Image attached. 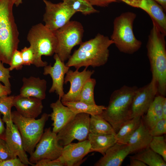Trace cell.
<instances>
[{"label": "cell", "instance_id": "1", "mask_svg": "<svg viewBox=\"0 0 166 166\" xmlns=\"http://www.w3.org/2000/svg\"><path fill=\"white\" fill-rule=\"evenodd\" d=\"M113 43L108 37L98 33L94 38L82 42L71 55L65 65L77 69L82 67L103 65L109 59V47Z\"/></svg>", "mask_w": 166, "mask_h": 166}, {"label": "cell", "instance_id": "2", "mask_svg": "<svg viewBox=\"0 0 166 166\" xmlns=\"http://www.w3.org/2000/svg\"><path fill=\"white\" fill-rule=\"evenodd\" d=\"M152 25L146 45L147 55L152 79L156 83L158 93L165 97L166 95L165 35L160 32L154 23H152Z\"/></svg>", "mask_w": 166, "mask_h": 166}, {"label": "cell", "instance_id": "3", "mask_svg": "<svg viewBox=\"0 0 166 166\" xmlns=\"http://www.w3.org/2000/svg\"><path fill=\"white\" fill-rule=\"evenodd\" d=\"M12 0H0V61L10 65L19 42Z\"/></svg>", "mask_w": 166, "mask_h": 166}, {"label": "cell", "instance_id": "4", "mask_svg": "<svg viewBox=\"0 0 166 166\" xmlns=\"http://www.w3.org/2000/svg\"><path fill=\"white\" fill-rule=\"evenodd\" d=\"M138 88L124 85L114 91L109 104L100 115L112 126L117 133L122 125L131 119L132 99Z\"/></svg>", "mask_w": 166, "mask_h": 166}, {"label": "cell", "instance_id": "5", "mask_svg": "<svg viewBox=\"0 0 166 166\" xmlns=\"http://www.w3.org/2000/svg\"><path fill=\"white\" fill-rule=\"evenodd\" d=\"M136 16L135 13L128 11L122 13L114 19L110 39L121 52L133 54L141 46L142 42L136 38L133 31Z\"/></svg>", "mask_w": 166, "mask_h": 166}, {"label": "cell", "instance_id": "6", "mask_svg": "<svg viewBox=\"0 0 166 166\" xmlns=\"http://www.w3.org/2000/svg\"><path fill=\"white\" fill-rule=\"evenodd\" d=\"M27 40L35 55L34 65L37 67L47 65L48 63L42 60V56H52L55 53L57 40L54 32L39 23L32 26L30 29Z\"/></svg>", "mask_w": 166, "mask_h": 166}, {"label": "cell", "instance_id": "7", "mask_svg": "<svg viewBox=\"0 0 166 166\" xmlns=\"http://www.w3.org/2000/svg\"><path fill=\"white\" fill-rule=\"evenodd\" d=\"M49 117V114L44 113L38 119L29 118L23 117L17 111L11 112L12 121L20 133L24 148L30 155L40 139Z\"/></svg>", "mask_w": 166, "mask_h": 166}, {"label": "cell", "instance_id": "8", "mask_svg": "<svg viewBox=\"0 0 166 166\" xmlns=\"http://www.w3.org/2000/svg\"><path fill=\"white\" fill-rule=\"evenodd\" d=\"M84 29L79 22L70 21L54 33L57 40L55 53L64 62L71 56L73 48L82 42Z\"/></svg>", "mask_w": 166, "mask_h": 166}, {"label": "cell", "instance_id": "9", "mask_svg": "<svg viewBox=\"0 0 166 166\" xmlns=\"http://www.w3.org/2000/svg\"><path fill=\"white\" fill-rule=\"evenodd\" d=\"M90 115L77 114L57 134L59 144L64 146L75 140L81 141L87 139L89 133Z\"/></svg>", "mask_w": 166, "mask_h": 166}, {"label": "cell", "instance_id": "10", "mask_svg": "<svg viewBox=\"0 0 166 166\" xmlns=\"http://www.w3.org/2000/svg\"><path fill=\"white\" fill-rule=\"evenodd\" d=\"M35 148L29 159L30 162L34 164L42 159H57L61 155L63 147L59 144L57 134L49 127L44 130Z\"/></svg>", "mask_w": 166, "mask_h": 166}, {"label": "cell", "instance_id": "11", "mask_svg": "<svg viewBox=\"0 0 166 166\" xmlns=\"http://www.w3.org/2000/svg\"><path fill=\"white\" fill-rule=\"evenodd\" d=\"M43 0L45 6L43 16L45 26L53 32L65 25L76 13L63 2L54 3Z\"/></svg>", "mask_w": 166, "mask_h": 166}, {"label": "cell", "instance_id": "12", "mask_svg": "<svg viewBox=\"0 0 166 166\" xmlns=\"http://www.w3.org/2000/svg\"><path fill=\"white\" fill-rule=\"evenodd\" d=\"M157 93L156 84L153 79L147 85L138 88L132 102L131 119L144 115Z\"/></svg>", "mask_w": 166, "mask_h": 166}, {"label": "cell", "instance_id": "13", "mask_svg": "<svg viewBox=\"0 0 166 166\" xmlns=\"http://www.w3.org/2000/svg\"><path fill=\"white\" fill-rule=\"evenodd\" d=\"M85 68L82 71L79 69L75 71L69 69L64 78V83L69 82L70 87L68 92L61 98L62 103L79 101L82 89L86 82L91 77L94 70H87Z\"/></svg>", "mask_w": 166, "mask_h": 166}, {"label": "cell", "instance_id": "14", "mask_svg": "<svg viewBox=\"0 0 166 166\" xmlns=\"http://www.w3.org/2000/svg\"><path fill=\"white\" fill-rule=\"evenodd\" d=\"M89 140L71 143L63 147L61 155L57 159L63 166H79L83 162V159L90 152Z\"/></svg>", "mask_w": 166, "mask_h": 166}, {"label": "cell", "instance_id": "15", "mask_svg": "<svg viewBox=\"0 0 166 166\" xmlns=\"http://www.w3.org/2000/svg\"><path fill=\"white\" fill-rule=\"evenodd\" d=\"M55 61L53 66L51 64L44 67L43 74L49 75L52 80V84L49 90L50 93L55 92L61 100L65 93L63 85L65 76L69 69L70 67L67 66L62 61L58 55L55 53L53 56Z\"/></svg>", "mask_w": 166, "mask_h": 166}, {"label": "cell", "instance_id": "16", "mask_svg": "<svg viewBox=\"0 0 166 166\" xmlns=\"http://www.w3.org/2000/svg\"><path fill=\"white\" fill-rule=\"evenodd\" d=\"M5 134V140L12 153L19 158L26 166H35L30 163L25 150L21 136L17 126L13 122L6 124Z\"/></svg>", "mask_w": 166, "mask_h": 166}, {"label": "cell", "instance_id": "17", "mask_svg": "<svg viewBox=\"0 0 166 166\" xmlns=\"http://www.w3.org/2000/svg\"><path fill=\"white\" fill-rule=\"evenodd\" d=\"M13 105L19 113L29 118L37 117L42 113L43 108L42 100L20 94L14 96Z\"/></svg>", "mask_w": 166, "mask_h": 166}, {"label": "cell", "instance_id": "18", "mask_svg": "<svg viewBox=\"0 0 166 166\" xmlns=\"http://www.w3.org/2000/svg\"><path fill=\"white\" fill-rule=\"evenodd\" d=\"M127 144L116 142L109 148L94 164L95 166H120L126 156L131 153Z\"/></svg>", "mask_w": 166, "mask_h": 166}, {"label": "cell", "instance_id": "19", "mask_svg": "<svg viewBox=\"0 0 166 166\" xmlns=\"http://www.w3.org/2000/svg\"><path fill=\"white\" fill-rule=\"evenodd\" d=\"M50 107L53 112L49 114L53 121L52 132L57 133L76 115L69 108L64 105L58 99L55 102L52 103Z\"/></svg>", "mask_w": 166, "mask_h": 166}, {"label": "cell", "instance_id": "20", "mask_svg": "<svg viewBox=\"0 0 166 166\" xmlns=\"http://www.w3.org/2000/svg\"><path fill=\"white\" fill-rule=\"evenodd\" d=\"M23 85L20 90V95L26 97L36 98L42 100L46 97L47 82L39 77H23Z\"/></svg>", "mask_w": 166, "mask_h": 166}, {"label": "cell", "instance_id": "21", "mask_svg": "<svg viewBox=\"0 0 166 166\" xmlns=\"http://www.w3.org/2000/svg\"><path fill=\"white\" fill-rule=\"evenodd\" d=\"M139 8L150 16L152 23L166 35V15L162 6L154 0H143Z\"/></svg>", "mask_w": 166, "mask_h": 166}, {"label": "cell", "instance_id": "22", "mask_svg": "<svg viewBox=\"0 0 166 166\" xmlns=\"http://www.w3.org/2000/svg\"><path fill=\"white\" fill-rule=\"evenodd\" d=\"M152 137L149 130L144 124L142 120L140 126L132 134L127 143L131 153L137 152L149 147Z\"/></svg>", "mask_w": 166, "mask_h": 166}, {"label": "cell", "instance_id": "23", "mask_svg": "<svg viewBox=\"0 0 166 166\" xmlns=\"http://www.w3.org/2000/svg\"><path fill=\"white\" fill-rule=\"evenodd\" d=\"M164 97L159 95L156 96L146 113L141 117L144 124L149 130L163 118L162 103Z\"/></svg>", "mask_w": 166, "mask_h": 166}, {"label": "cell", "instance_id": "24", "mask_svg": "<svg viewBox=\"0 0 166 166\" xmlns=\"http://www.w3.org/2000/svg\"><path fill=\"white\" fill-rule=\"evenodd\" d=\"M87 139L89 141L90 145V152H97L103 156L109 148L117 142L115 136L110 134L89 133Z\"/></svg>", "mask_w": 166, "mask_h": 166}, {"label": "cell", "instance_id": "25", "mask_svg": "<svg viewBox=\"0 0 166 166\" xmlns=\"http://www.w3.org/2000/svg\"><path fill=\"white\" fill-rule=\"evenodd\" d=\"M89 133L95 134H110L116 133L111 125L100 115H90Z\"/></svg>", "mask_w": 166, "mask_h": 166}, {"label": "cell", "instance_id": "26", "mask_svg": "<svg viewBox=\"0 0 166 166\" xmlns=\"http://www.w3.org/2000/svg\"><path fill=\"white\" fill-rule=\"evenodd\" d=\"M141 121V117H137L125 122L115 136L117 142L127 144L129 138L140 126Z\"/></svg>", "mask_w": 166, "mask_h": 166}, {"label": "cell", "instance_id": "27", "mask_svg": "<svg viewBox=\"0 0 166 166\" xmlns=\"http://www.w3.org/2000/svg\"><path fill=\"white\" fill-rule=\"evenodd\" d=\"M130 157L137 159L149 166H166V162L161 156L149 147L138 151Z\"/></svg>", "mask_w": 166, "mask_h": 166}, {"label": "cell", "instance_id": "28", "mask_svg": "<svg viewBox=\"0 0 166 166\" xmlns=\"http://www.w3.org/2000/svg\"><path fill=\"white\" fill-rule=\"evenodd\" d=\"M62 104L69 108L76 114L84 113L90 115H100L106 108L104 105H91L81 101L67 102Z\"/></svg>", "mask_w": 166, "mask_h": 166}, {"label": "cell", "instance_id": "29", "mask_svg": "<svg viewBox=\"0 0 166 166\" xmlns=\"http://www.w3.org/2000/svg\"><path fill=\"white\" fill-rule=\"evenodd\" d=\"M76 13L79 12L86 15L98 13L88 0H61Z\"/></svg>", "mask_w": 166, "mask_h": 166}, {"label": "cell", "instance_id": "30", "mask_svg": "<svg viewBox=\"0 0 166 166\" xmlns=\"http://www.w3.org/2000/svg\"><path fill=\"white\" fill-rule=\"evenodd\" d=\"M96 83V80L91 78L86 82L81 91L79 101L91 105L96 104L94 97Z\"/></svg>", "mask_w": 166, "mask_h": 166}, {"label": "cell", "instance_id": "31", "mask_svg": "<svg viewBox=\"0 0 166 166\" xmlns=\"http://www.w3.org/2000/svg\"><path fill=\"white\" fill-rule=\"evenodd\" d=\"M14 96H6L0 97V112L3 115L2 120L6 124L12 122L11 109L14 106Z\"/></svg>", "mask_w": 166, "mask_h": 166}, {"label": "cell", "instance_id": "32", "mask_svg": "<svg viewBox=\"0 0 166 166\" xmlns=\"http://www.w3.org/2000/svg\"><path fill=\"white\" fill-rule=\"evenodd\" d=\"M149 147L161 156L166 162V143L163 135L152 136Z\"/></svg>", "mask_w": 166, "mask_h": 166}, {"label": "cell", "instance_id": "33", "mask_svg": "<svg viewBox=\"0 0 166 166\" xmlns=\"http://www.w3.org/2000/svg\"><path fill=\"white\" fill-rule=\"evenodd\" d=\"M23 65V62L20 51L18 49L14 52L12 57L9 69L10 71L15 69L17 70L22 69Z\"/></svg>", "mask_w": 166, "mask_h": 166}, {"label": "cell", "instance_id": "34", "mask_svg": "<svg viewBox=\"0 0 166 166\" xmlns=\"http://www.w3.org/2000/svg\"><path fill=\"white\" fill-rule=\"evenodd\" d=\"M17 157L12 153L5 140L0 138V159L1 162Z\"/></svg>", "mask_w": 166, "mask_h": 166}, {"label": "cell", "instance_id": "35", "mask_svg": "<svg viewBox=\"0 0 166 166\" xmlns=\"http://www.w3.org/2000/svg\"><path fill=\"white\" fill-rule=\"evenodd\" d=\"M23 62V65H34L35 55L33 50L30 46L25 47L20 51Z\"/></svg>", "mask_w": 166, "mask_h": 166}, {"label": "cell", "instance_id": "36", "mask_svg": "<svg viewBox=\"0 0 166 166\" xmlns=\"http://www.w3.org/2000/svg\"><path fill=\"white\" fill-rule=\"evenodd\" d=\"M152 136H162L166 133V119H162L158 121L149 130Z\"/></svg>", "mask_w": 166, "mask_h": 166}, {"label": "cell", "instance_id": "37", "mask_svg": "<svg viewBox=\"0 0 166 166\" xmlns=\"http://www.w3.org/2000/svg\"><path fill=\"white\" fill-rule=\"evenodd\" d=\"M9 68H5L3 63L0 61V81L3 83L6 86L11 88V84L9 79L11 76Z\"/></svg>", "mask_w": 166, "mask_h": 166}, {"label": "cell", "instance_id": "38", "mask_svg": "<svg viewBox=\"0 0 166 166\" xmlns=\"http://www.w3.org/2000/svg\"><path fill=\"white\" fill-rule=\"evenodd\" d=\"M35 166H63V165L57 159H43L37 162L35 164Z\"/></svg>", "mask_w": 166, "mask_h": 166}, {"label": "cell", "instance_id": "39", "mask_svg": "<svg viewBox=\"0 0 166 166\" xmlns=\"http://www.w3.org/2000/svg\"><path fill=\"white\" fill-rule=\"evenodd\" d=\"M0 166H26L18 157L2 161Z\"/></svg>", "mask_w": 166, "mask_h": 166}, {"label": "cell", "instance_id": "40", "mask_svg": "<svg viewBox=\"0 0 166 166\" xmlns=\"http://www.w3.org/2000/svg\"><path fill=\"white\" fill-rule=\"evenodd\" d=\"M92 6L101 7L108 6L111 3L116 2L117 0H88Z\"/></svg>", "mask_w": 166, "mask_h": 166}, {"label": "cell", "instance_id": "41", "mask_svg": "<svg viewBox=\"0 0 166 166\" xmlns=\"http://www.w3.org/2000/svg\"><path fill=\"white\" fill-rule=\"evenodd\" d=\"M124 2L129 6L139 8L143 0H117Z\"/></svg>", "mask_w": 166, "mask_h": 166}, {"label": "cell", "instance_id": "42", "mask_svg": "<svg viewBox=\"0 0 166 166\" xmlns=\"http://www.w3.org/2000/svg\"><path fill=\"white\" fill-rule=\"evenodd\" d=\"M11 93V88H8L0 83V97L8 96Z\"/></svg>", "mask_w": 166, "mask_h": 166}, {"label": "cell", "instance_id": "43", "mask_svg": "<svg viewBox=\"0 0 166 166\" xmlns=\"http://www.w3.org/2000/svg\"><path fill=\"white\" fill-rule=\"evenodd\" d=\"M130 163L128 166H147L146 164L141 161L134 158L130 157Z\"/></svg>", "mask_w": 166, "mask_h": 166}, {"label": "cell", "instance_id": "44", "mask_svg": "<svg viewBox=\"0 0 166 166\" xmlns=\"http://www.w3.org/2000/svg\"><path fill=\"white\" fill-rule=\"evenodd\" d=\"M1 114L0 112V138L4 139L6 128L4 125V121L1 118Z\"/></svg>", "mask_w": 166, "mask_h": 166}, {"label": "cell", "instance_id": "45", "mask_svg": "<svg viewBox=\"0 0 166 166\" xmlns=\"http://www.w3.org/2000/svg\"><path fill=\"white\" fill-rule=\"evenodd\" d=\"M163 118L166 119V98L164 97L162 103Z\"/></svg>", "mask_w": 166, "mask_h": 166}, {"label": "cell", "instance_id": "46", "mask_svg": "<svg viewBox=\"0 0 166 166\" xmlns=\"http://www.w3.org/2000/svg\"><path fill=\"white\" fill-rule=\"evenodd\" d=\"M160 5L165 12L166 11V0H154Z\"/></svg>", "mask_w": 166, "mask_h": 166}, {"label": "cell", "instance_id": "47", "mask_svg": "<svg viewBox=\"0 0 166 166\" xmlns=\"http://www.w3.org/2000/svg\"><path fill=\"white\" fill-rule=\"evenodd\" d=\"M16 6H18L22 3V0H12Z\"/></svg>", "mask_w": 166, "mask_h": 166}, {"label": "cell", "instance_id": "48", "mask_svg": "<svg viewBox=\"0 0 166 166\" xmlns=\"http://www.w3.org/2000/svg\"><path fill=\"white\" fill-rule=\"evenodd\" d=\"M1 162V160H0V163Z\"/></svg>", "mask_w": 166, "mask_h": 166}]
</instances>
